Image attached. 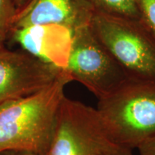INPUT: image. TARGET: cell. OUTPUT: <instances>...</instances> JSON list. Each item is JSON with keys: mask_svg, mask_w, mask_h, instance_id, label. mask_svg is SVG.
<instances>
[{"mask_svg": "<svg viewBox=\"0 0 155 155\" xmlns=\"http://www.w3.org/2000/svg\"><path fill=\"white\" fill-rule=\"evenodd\" d=\"M17 14L12 0H0V32L6 37L12 28Z\"/></svg>", "mask_w": 155, "mask_h": 155, "instance_id": "obj_10", "label": "cell"}, {"mask_svg": "<svg viewBox=\"0 0 155 155\" xmlns=\"http://www.w3.org/2000/svg\"><path fill=\"white\" fill-rule=\"evenodd\" d=\"M139 12H141L140 22L155 39V0H137Z\"/></svg>", "mask_w": 155, "mask_h": 155, "instance_id": "obj_11", "label": "cell"}, {"mask_svg": "<svg viewBox=\"0 0 155 155\" xmlns=\"http://www.w3.org/2000/svg\"><path fill=\"white\" fill-rule=\"evenodd\" d=\"M30 1V0H12L18 12L22 10L25 7H26Z\"/></svg>", "mask_w": 155, "mask_h": 155, "instance_id": "obj_15", "label": "cell"}, {"mask_svg": "<svg viewBox=\"0 0 155 155\" xmlns=\"http://www.w3.org/2000/svg\"><path fill=\"white\" fill-rule=\"evenodd\" d=\"M73 32L56 25H36L12 29L8 35L25 51L45 63L65 69Z\"/></svg>", "mask_w": 155, "mask_h": 155, "instance_id": "obj_8", "label": "cell"}, {"mask_svg": "<svg viewBox=\"0 0 155 155\" xmlns=\"http://www.w3.org/2000/svg\"><path fill=\"white\" fill-rule=\"evenodd\" d=\"M94 12L88 0H30L18 12L12 29L56 25L73 32L90 24Z\"/></svg>", "mask_w": 155, "mask_h": 155, "instance_id": "obj_7", "label": "cell"}, {"mask_svg": "<svg viewBox=\"0 0 155 155\" xmlns=\"http://www.w3.org/2000/svg\"><path fill=\"white\" fill-rule=\"evenodd\" d=\"M96 109L114 144L133 150L155 137L154 83L129 79Z\"/></svg>", "mask_w": 155, "mask_h": 155, "instance_id": "obj_2", "label": "cell"}, {"mask_svg": "<svg viewBox=\"0 0 155 155\" xmlns=\"http://www.w3.org/2000/svg\"><path fill=\"white\" fill-rule=\"evenodd\" d=\"M0 155H40L37 153L22 150H4L0 151Z\"/></svg>", "mask_w": 155, "mask_h": 155, "instance_id": "obj_14", "label": "cell"}, {"mask_svg": "<svg viewBox=\"0 0 155 155\" xmlns=\"http://www.w3.org/2000/svg\"><path fill=\"white\" fill-rule=\"evenodd\" d=\"M137 149L139 155H155V137L142 143Z\"/></svg>", "mask_w": 155, "mask_h": 155, "instance_id": "obj_13", "label": "cell"}, {"mask_svg": "<svg viewBox=\"0 0 155 155\" xmlns=\"http://www.w3.org/2000/svg\"><path fill=\"white\" fill-rule=\"evenodd\" d=\"M7 37H6L5 35L2 33L1 32H0V50L2 49L3 48V45H4V42L5 41V39Z\"/></svg>", "mask_w": 155, "mask_h": 155, "instance_id": "obj_16", "label": "cell"}, {"mask_svg": "<svg viewBox=\"0 0 155 155\" xmlns=\"http://www.w3.org/2000/svg\"><path fill=\"white\" fill-rule=\"evenodd\" d=\"M95 11L98 9L111 11L113 15L136 21L141 17L137 0H88Z\"/></svg>", "mask_w": 155, "mask_h": 155, "instance_id": "obj_9", "label": "cell"}, {"mask_svg": "<svg viewBox=\"0 0 155 155\" xmlns=\"http://www.w3.org/2000/svg\"><path fill=\"white\" fill-rule=\"evenodd\" d=\"M89 25L129 79L155 83V39L140 22L95 11Z\"/></svg>", "mask_w": 155, "mask_h": 155, "instance_id": "obj_3", "label": "cell"}, {"mask_svg": "<svg viewBox=\"0 0 155 155\" xmlns=\"http://www.w3.org/2000/svg\"><path fill=\"white\" fill-rule=\"evenodd\" d=\"M131 150L111 142L102 155H134Z\"/></svg>", "mask_w": 155, "mask_h": 155, "instance_id": "obj_12", "label": "cell"}, {"mask_svg": "<svg viewBox=\"0 0 155 155\" xmlns=\"http://www.w3.org/2000/svg\"><path fill=\"white\" fill-rule=\"evenodd\" d=\"M65 70L71 80L83 84L98 100L111 94L129 79L97 39L90 25L73 32Z\"/></svg>", "mask_w": 155, "mask_h": 155, "instance_id": "obj_4", "label": "cell"}, {"mask_svg": "<svg viewBox=\"0 0 155 155\" xmlns=\"http://www.w3.org/2000/svg\"><path fill=\"white\" fill-rule=\"evenodd\" d=\"M111 142L96 108L65 96L45 155H102Z\"/></svg>", "mask_w": 155, "mask_h": 155, "instance_id": "obj_5", "label": "cell"}, {"mask_svg": "<svg viewBox=\"0 0 155 155\" xmlns=\"http://www.w3.org/2000/svg\"><path fill=\"white\" fill-rule=\"evenodd\" d=\"M71 81L64 69L45 88L0 105V151L13 149L45 154L65 97V87Z\"/></svg>", "mask_w": 155, "mask_h": 155, "instance_id": "obj_1", "label": "cell"}, {"mask_svg": "<svg viewBox=\"0 0 155 155\" xmlns=\"http://www.w3.org/2000/svg\"><path fill=\"white\" fill-rule=\"evenodd\" d=\"M63 68L25 51L0 50V105L24 98L52 84Z\"/></svg>", "mask_w": 155, "mask_h": 155, "instance_id": "obj_6", "label": "cell"}]
</instances>
